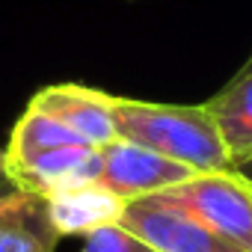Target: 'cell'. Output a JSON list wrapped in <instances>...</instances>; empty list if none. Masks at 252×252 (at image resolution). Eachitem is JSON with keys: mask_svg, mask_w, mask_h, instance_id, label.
I'll return each instance as SVG.
<instances>
[{"mask_svg": "<svg viewBox=\"0 0 252 252\" xmlns=\"http://www.w3.org/2000/svg\"><path fill=\"white\" fill-rule=\"evenodd\" d=\"M113 122L122 140L172 158L199 175L234 169L205 104H158L113 95Z\"/></svg>", "mask_w": 252, "mask_h": 252, "instance_id": "6da1fadb", "label": "cell"}, {"mask_svg": "<svg viewBox=\"0 0 252 252\" xmlns=\"http://www.w3.org/2000/svg\"><path fill=\"white\" fill-rule=\"evenodd\" d=\"M158 196L252 252V178L237 169L196 175Z\"/></svg>", "mask_w": 252, "mask_h": 252, "instance_id": "7a4b0ae2", "label": "cell"}, {"mask_svg": "<svg viewBox=\"0 0 252 252\" xmlns=\"http://www.w3.org/2000/svg\"><path fill=\"white\" fill-rule=\"evenodd\" d=\"M122 225L158 252H246L234 240L222 237L220 231L208 228L205 222L160 196H143L128 202Z\"/></svg>", "mask_w": 252, "mask_h": 252, "instance_id": "3957f363", "label": "cell"}, {"mask_svg": "<svg viewBox=\"0 0 252 252\" xmlns=\"http://www.w3.org/2000/svg\"><path fill=\"white\" fill-rule=\"evenodd\" d=\"M196 175V169L122 137L101 146V184L125 202L166 193Z\"/></svg>", "mask_w": 252, "mask_h": 252, "instance_id": "277c9868", "label": "cell"}, {"mask_svg": "<svg viewBox=\"0 0 252 252\" xmlns=\"http://www.w3.org/2000/svg\"><path fill=\"white\" fill-rule=\"evenodd\" d=\"M3 178L18 193L51 199L65 190L101 181V149L77 143L24 160H3Z\"/></svg>", "mask_w": 252, "mask_h": 252, "instance_id": "5b68a950", "label": "cell"}, {"mask_svg": "<svg viewBox=\"0 0 252 252\" xmlns=\"http://www.w3.org/2000/svg\"><path fill=\"white\" fill-rule=\"evenodd\" d=\"M30 107L48 113L71 134H77L83 143L101 149L113 143L116 134V122H113V95L80 86V83H54L39 89L30 98Z\"/></svg>", "mask_w": 252, "mask_h": 252, "instance_id": "8992f818", "label": "cell"}, {"mask_svg": "<svg viewBox=\"0 0 252 252\" xmlns=\"http://www.w3.org/2000/svg\"><path fill=\"white\" fill-rule=\"evenodd\" d=\"M45 205L60 237H89L98 228L122 222V214L128 208V202L116 196L110 187H104L101 181L51 196L45 199Z\"/></svg>", "mask_w": 252, "mask_h": 252, "instance_id": "52a82bcc", "label": "cell"}, {"mask_svg": "<svg viewBox=\"0 0 252 252\" xmlns=\"http://www.w3.org/2000/svg\"><path fill=\"white\" fill-rule=\"evenodd\" d=\"M234 169L252 163V60L205 101Z\"/></svg>", "mask_w": 252, "mask_h": 252, "instance_id": "ba28073f", "label": "cell"}, {"mask_svg": "<svg viewBox=\"0 0 252 252\" xmlns=\"http://www.w3.org/2000/svg\"><path fill=\"white\" fill-rule=\"evenodd\" d=\"M60 240L45 199L12 187L0 193V252H57Z\"/></svg>", "mask_w": 252, "mask_h": 252, "instance_id": "9c48e42d", "label": "cell"}, {"mask_svg": "<svg viewBox=\"0 0 252 252\" xmlns=\"http://www.w3.org/2000/svg\"><path fill=\"white\" fill-rule=\"evenodd\" d=\"M77 143H83V140L77 134H71L65 125H60L48 113H42V110L27 104V110L21 113V119L15 122V128H12V137H9L3 160H24V158L42 155V152H51V149L77 146Z\"/></svg>", "mask_w": 252, "mask_h": 252, "instance_id": "30bf717a", "label": "cell"}, {"mask_svg": "<svg viewBox=\"0 0 252 252\" xmlns=\"http://www.w3.org/2000/svg\"><path fill=\"white\" fill-rule=\"evenodd\" d=\"M80 252H158V249L149 246L134 231H128L122 222H116V225H107V228H98L95 234H89L83 240Z\"/></svg>", "mask_w": 252, "mask_h": 252, "instance_id": "8fae6325", "label": "cell"}, {"mask_svg": "<svg viewBox=\"0 0 252 252\" xmlns=\"http://www.w3.org/2000/svg\"><path fill=\"white\" fill-rule=\"evenodd\" d=\"M3 158H6V149H0V178H3Z\"/></svg>", "mask_w": 252, "mask_h": 252, "instance_id": "7c38bea8", "label": "cell"}, {"mask_svg": "<svg viewBox=\"0 0 252 252\" xmlns=\"http://www.w3.org/2000/svg\"><path fill=\"white\" fill-rule=\"evenodd\" d=\"M6 190H9V181H6V178H0V193H6Z\"/></svg>", "mask_w": 252, "mask_h": 252, "instance_id": "4fadbf2b", "label": "cell"}]
</instances>
